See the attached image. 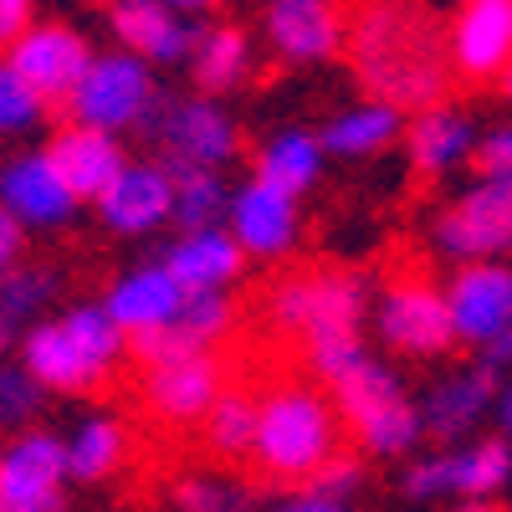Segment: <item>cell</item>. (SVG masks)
Masks as SVG:
<instances>
[{"label": "cell", "mask_w": 512, "mask_h": 512, "mask_svg": "<svg viewBox=\"0 0 512 512\" xmlns=\"http://www.w3.org/2000/svg\"><path fill=\"white\" fill-rule=\"evenodd\" d=\"M67 451L47 431H26L0 451V512H62Z\"/></svg>", "instance_id": "9"}, {"label": "cell", "mask_w": 512, "mask_h": 512, "mask_svg": "<svg viewBox=\"0 0 512 512\" xmlns=\"http://www.w3.org/2000/svg\"><path fill=\"white\" fill-rule=\"evenodd\" d=\"M451 472H456V492L461 497H492L512 477V446L497 441V436H487L472 451L451 456Z\"/></svg>", "instance_id": "31"}, {"label": "cell", "mask_w": 512, "mask_h": 512, "mask_svg": "<svg viewBox=\"0 0 512 512\" xmlns=\"http://www.w3.org/2000/svg\"><path fill=\"white\" fill-rule=\"evenodd\" d=\"M128 461H134V425L128 420H93L77 431V441L67 451V472L82 477V482H108Z\"/></svg>", "instance_id": "26"}, {"label": "cell", "mask_w": 512, "mask_h": 512, "mask_svg": "<svg viewBox=\"0 0 512 512\" xmlns=\"http://www.w3.org/2000/svg\"><path fill=\"white\" fill-rule=\"evenodd\" d=\"M62 328H67V338H72V344L88 354L98 369H118V364H123V328L108 318V308L77 303V308H67Z\"/></svg>", "instance_id": "30"}, {"label": "cell", "mask_w": 512, "mask_h": 512, "mask_svg": "<svg viewBox=\"0 0 512 512\" xmlns=\"http://www.w3.org/2000/svg\"><path fill=\"white\" fill-rule=\"evenodd\" d=\"M472 169L482 185H502L512 195V128H497L492 139H482L472 149Z\"/></svg>", "instance_id": "33"}, {"label": "cell", "mask_w": 512, "mask_h": 512, "mask_svg": "<svg viewBox=\"0 0 512 512\" xmlns=\"http://www.w3.org/2000/svg\"><path fill=\"white\" fill-rule=\"evenodd\" d=\"M344 446L354 441L344 431V420H338L333 400L308 374H287L267 384L262 410H256V436H251V451H246V466L236 482L251 497H262V492L303 497L308 482L318 477V466Z\"/></svg>", "instance_id": "2"}, {"label": "cell", "mask_w": 512, "mask_h": 512, "mask_svg": "<svg viewBox=\"0 0 512 512\" xmlns=\"http://www.w3.org/2000/svg\"><path fill=\"white\" fill-rule=\"evenodd\" d=\"M190 77H195V88L205 98H216V93H231L246 82L251 72V41L241 26H205L195 31L190 41Z\"/></svg>", "instance_id": "22"}, {"label": "cell", "mask_w": 512, "mask_h": 512, "mask_svg": "<svg viewBox=\"0 0 512 512\" xmlns=\"http://www.w3.org/2000/svg\"><path fill=\"white\" fill-rule=\"evenodd\" d=\"M256 180L282 190V195H297L318 180V144L308 134H282L277 144H267L256 154Z\"/></svg>", "instance_id": "28"}, {"label": "cell", "mask_w": 512, "mask_h": 512, "mask_svg": "<svg viewBox=\"0 0 512 512\" xmlns=\"http://www.w3.org/2000/svg\"><path fill=\"white\" fill-rule=\"evenodd\" d=\"M41 410V390L31 374H16V369H0V431H16V425L36 420Z\"/></svg>", "instance_id": "32"}, {"label": "cell", "mask_w": 512, "mask_h": 512, "mask_svg": "<svg viewBox=\"0 0 512 512\" xmlns=\"http://www.w3.org/2000/svg\"><path fill=\"white\" fill-rule=\"evenodd\" d=\"M21 256H26V226L11 216L6 205H0V272H11Z\"/></svg>", "instance_id": "37"}, {"label": "cell", "mask_w": 512, "mask_h": 512, "mask_svg": "<svg viewBox=\"0 0 512 512\" xmlns=\"http://www.w3.org/2000/svg\"><path fill=\"white\" fill-rule=\"evenodd\" d=\"M231 221H236V246L256 251V256H282L297 236V210L292 195L251 180L236 200H231Z\"/></svg>", "instance_id": "19"}, {"label": "cell", "mask_w": 512, "mask_h": 512, "mask_svg": "<svg viewBox=\"0 0 512 512\" xmlns=\"http://www.w3.org/2000/svg\"><path fill=\"white\" fill-rule=\"evenodd\" d=\"M98 210L108 231H149L169 216V175L159 164H123V175L98 195Z\"/></svg>", "instance_id": "17"}, {"label": "cell", "mask_w": 512, "mask_h": 512, "mask_svg": "<svg viewBox=\"0 0 512 512\" xmlns=\"http://www.w3.org/2000/svg\"><path fill=\"white\" fill-rule=\"evenodd\" d=\"M405 144H410V169H415V190H431L456 159L472 154V123L451 108H425L415 113V123L405 128Z\"/></svg>", "instance_id": "20"}, {"label": "cell", "mask_w": 512, "mask_h": 512, "mask_svg": "<svg viewBox=\"0 0 512 512\" xmlns=\"http://www.w3.org/2000/svg\"><path fill=\"white\" fill-rule=\"evenodd\" d=\"M62 282H67V267L62 262H31V267L0 272V318L16 328L31 308H41L52 292H62Z\"/></svg>", "instance_id": "29"}, {"label": "cell", "mask_w": 512, "mask_h": 512, "mask_svg": "<svg viewBox=\"0 0 512 512\" xmlns=\"http://www.w3.org/2000/svg\"><path fill=\"white\" fill-rule=\"evenodd\" d=\"M169 11H216L221 0H164Z\"/></svg>", "instance_id": "41"}, {"label": "cell", "mask_w": 512, "mask_h": 512, "mask_svg": "<svg viewBox=\"0 0 512 512\" xmlns=\"http://www.w3.org/2000/svg\"><path fill=\"white\" fill-rule=\"evenodd\" d=\"M169 175V216L180 221V231H210L226 216V185L216 180V169H195V164H159Z\"/></svg>", "instance_id": "25"}, {"label": "cell", "mask_w": 512, "mask_h": 512, "mask_svg": "<svg viewBox=\"0 0 512 512\" xmlns=\"http://www.w3.org/2000/svg\"><path fill=\"white\" fill-rule=\"evenodd\" d=\"M47 164H52V175L67 185L72 200H98L123 175V149L113 144V134H103V128L67 123V128L52 134Z\"/></svg>", "instance_id": "13"}, {"label": "cell", "mask_w": 512, "mask_h": 512, "mask_svg": "<svg viewBox=\"0 0 512 512\" xmlns=\"http://www.w3.org/2000/svg\"><path fill=\"white\" fill-rule=\"evenodd\" d=\"M139 139L164 154V164H195V169H216L241 154L236 123L205 98H180V93H154L144 113L134 118Z\"/></svg>", "instance_id": "5"}, {"label": "cell", "mask_w": 512, "mask_h": 512, "mask_svg": "<svg viewBox=\"0 0 512 512\" xmlns=\"http://www.w3.org/2000/svg\"><path fill=\"white\" fill-rule=\"evenodd\" d=\"M241 267L246 262H241L236 236H221V231H195V236H185L175 251L164 256V272L175 277L185 292H216Z\"/></svg>", "instance_id": "23"}, {"label": "cell", "mask_w": 512, "mask_h": 512, "mask_svg": "<svg viewBox=\"0 0 512 512\" xmlns=\"http://www.w3.org/2000/svg\"><path fill=\"white\" fill-rule=\"evenodd\" d=\"M149 98H154L149 67L139 57H128V52H113V57H93L88 77L77 82L67 108L77 113V123L113 134V128H134V118L144 113Z\"/></svg>", "instance_id": "7"}, {"label": "cell", "mask_w": 512, "mask_h": 512, "mask_svg": "<svg viewBox=\"0 0 512 512\" xmlns=\"http://www.w3.org/2000/svg\"><path fill=\"white\" fill-rule=\"evenodd\" d=\"M482 364H487V369H497V374H502V369H512V323H507L497 338H487V359H482Z\"/></svg>", "instance_id": "38"}, {"label": "cell", "mask_w": 512, "mask_h": 512, "mask_svg": "<svg viewBox=\"0 0 512 512\" xmlns=\"http://www.w3.org/2000/svg\"><path fill=\"white\" fill-rule=\"evenodd\" d=\"M446 308H451V328L466 344H487L512 323V267H461L451 292H446Z\"/></svg>", "instance_id": "14"}, {"label": "cell", "mask_w": 512, "mask_h": 512, "mask_svg": "<svg viewBox=\"0 0 512 512\" xmlns=\"http://www.w3.org/2000/svg\"><path fill=\"white\" fill-rule=\"evenodd\" d=\"M159 497H169L175 512H246L251 492L241 482H226V472H210L200 461H175L159 482Z\"/></svg>", "instance_id": "24"}, {"label": "cell", "mask_w": 512, "mask_h": 512, "mask_svg": "<svg viewBox=\"0 0 512 512\" xmlns=\"http://www.w3.org/2000/svg\"><path fill=\"white\" fill-rule=\"evenodd\" d=\"M502 425H507V431H512V390L502 395Z\"/></svg>", "instance_id": "43"}, {"label": "cell", "mask_w": 512, "mask_h": 512, "mask_svg": "<svg viewBox=\"0 0 512 512\" xmlns=\"http://www.w3.org/2000/svg\"><path fill=\"white\" fill-rule=\"evenodd\" d=\"M446 41H451V82H466V88L497 82L512 57V0H466Z\"/></svg>", "instance_id": "8"}, {"label": "cell", "mask_w": 512, "mask_h": 512, "mask_svg": "<svg viewBox=\"0 0 512 512\" xmlns=\"http://www.w3.org/2000/svg\"><path fill=\"white\" fill-rule=\"evenodd\" d=\"M384 297H379V333L384 344L410 354V359H431L456 344L446 292L431 282V262L415 246H390L384 251Z\"/></svg>", "instance_id": "3"}, {"label": "cell", "mask_w": 512, "mask_h": 512, "mask_svg": "<svg viewBox=\"0 0 512 512\" xmlns=\"http://www.w3.org/2000/svg\"><path fill=\"white\" fill-rule=\"evenodd\" d=\"M185 297H190V292L169 277L164 267H149V272H134V277L113 282V292H108V318H113L123 333L159 328V323H169V318L185 308Z\"/></svg>", "instance_id": "21"}, {"label": "cell", "mask_w": 512, "mask_h": 512, "mask_svg": "<svg viewBox=\"0 0 512 512\" xmlns=\"http://www.w3.org/2000/svg\"><path fill=\"white\" fill-rule=\"evenodd\" d=\"M395 134H400V113L384 103H364L344 118H333L323 128V144L333 154H379L384 144H395Z\"/></svg>", "instance_id": "27"}, {"label": "cell", "mask_w": 512, "mask_h": 512, "mask_svg": "<svg viewBox=\"0 0 512 512\" xmlns=\"http://www.w3.org/2000/svg\"><path fill=\"white\" fill-rule=\"evenodd\" d=\"M282 512H344V502H328V497H292Z\"/></svg>", "instance_id": "39"}, {"label": "cell", "mask_w": 512, "mask_h": 512, "mask_svg": "<svg viewBox=\"0 0 512 512\" xmlns=\"http://www.w3.org/2000/svg\"><path fill=\"white\" fill-rule=\"evenodd\" d=\"M267 36L282 62H328L344 52V0H267Z\"/></svg>", "instance_id": "12"}, {"label": "cell", "mask_w": 512, "mask_h": 512, "mask_svg": "<svg viewBox=\"0 0 512 512\" xmlns=\"http://www.w3.org/2000/svg\"><path fill=\"white\" fill-rule=\"evenodd\" d=\"M108 26L118 31L128 57L144 62H180L195 41V31L164 0H108Z\"/></svg>", "instance_id": "15"}, {"label": "cell", "mask_w": 512, "mask_h": 512, "mask_svg": "<svg viewBox=\"0 0 512 512\" xmlns=\"http://www.w3.org/2000/svg\"><path fill=\"white\" fill-rule=\"evenodd\" d=\"M436 241L466 262H492L512 246V195L502 185H477L461 200H451L436 221Z\"/></svg>", "instance_id": "11"}, {"label": "cell", "mask_w": 512, "mask_h": 512, "mask_svg": "<svg viewBox=\"0 0 512 512\" xmlns=\"http://www.w3.org/2000/svg\"><path fill=\"white\" fill-rule=\"evenodd\" d=\"M26 88L36 93L41 108H67L72 93H77V82L88 77L93 67V52H88V36L62 26V21H41L31 26L16 47H11V62H6Z\"/></svg>", "instance_id": "6"}, {"label": "cell", "mask_w": 512, "mask_h": 512, "mask_svg": "<svg viewBox=\"0 0 512 512\" xmlns=\"http://www.w3.org/2000/svg\"><path fill=\"white\" fill-rule=\"evenodd\" d=\"M31 16H36V0H0V52H11L31 31Z\"/></svg>", "instance_id": "36"}, {"label": "cell", "mask_w": 512, "mask_h": 512, "mask_svg": "<svg viewBox=\"0 0 512 512\" xmlns=\"http://www.w3.org/2000/svg\"><path fill=\"white\" fill-rule=\"evenodd\" d=\"M36 113H41L36 93L26 88L11 67H0V128H6V134H11V128H26Z\"/></svg>", "instance_id": "34"}, {"label": "cell", "mask_w": 512, "mask_h": 512, "mask_svg": "<svg viewBox=\"0 0 512 512\" xmlns=\"http://www.w3.org/2000/svg\"><path fill=\"white\" fill-rule=\"evenodd\" d=\"M344 21L349 67L374 103L395 113H425L446 103L451 41L425 0H349Z\"/></svg>", "instance_id": "1"}, {"label": "cell", "mask_w": 512, "mask_h": 512, "mask_svg": "<svg viewBox=\"0 0 512 512\" xmlns=\"http://www.w3.org/2000/svg\"><path fill=\"white\" fill-rule=\"evenodd\" d=\"M497 88L512 98V57H507V67H502V77H497Z\"/></svg>", "instance_id": "42"}, {"label": "cell", "mask_w": 512, "mask_h": 512, "mask_svg": "<svg viewBox=\"0 0 512 512\" xmlns=\"http://www.w3.org/2000/svg\"><path fill=\"white\" fill-rule=\"evenodd\" d=\"M451 512H507L502 502H492V497H466L461 507H451Z\"/></svg>", "instance_id": "40"}, {"label": "cell", "mask_w": 512, "mask_h": 512, "mask_svg": "<svg viewBox=\"0 0 512 512\" xmlns=\"http://www.w3.org/2000/svg\"><path fill=\"white\" fill-rule=\"evenodd\" d=\"M0 205L11 210L16 221H31V226H62L72 216V195L67 185L52 175L47 154H26V159H11L0 169Z\"/></svg>", "instance_id": "16"}, {"label": "cell", "mask_w": 512, "mask_h": 512, "mask_svg": "<svg viewBox=\"0 0 512 512\" xmlns=\"http://www.w3.org/2000/svg\"><path fill=\"white\" fill-rule=\"evenodd\" d=\"M328 390H333L338 420H344V431L359 451L400 456L420 441V410L400 395V384L379 364H369V359L349 364L338 379H328Z\"/></svg>", "instance_id": "4"}, {"label": "cell", "mask_w": 512, "mask_h": 512, "mask_svg": "<svg viewBox=\"0 0 512 512\" xmlns=\"http://www.w3.org/2000/svg\"><path fill=\"white\" fill-rule=\"evenodd\" d=\"M456 492V472H451V456H431V461H415L405 472V497H441Z\"/></svg>", "instance_id": "35"}, {"label": "cell", "mask_w": 512, "mask_h": 512, "mask_svg": "<svg viewBox=\"0 0 512 512\" xmlns=\"http://www.w3.org/2000/svg\"><path fill=\"white\" fill-rule=\"evenodd\" d=\"M497 379L502 374L487 369V364L466 369L456 379H441L436 390H431V400H425V410H420V436L451 441L461 431H472V425L482 420V410L492 405V395H497Z\"/></svg>", "instance_id": "18"}, {"label": "cell", "mask_w": 512, "mask_h": 512, "mask_svg": "<svg viewBox=\"0 0 512 512\" xmlns=\"http://www.w3.org/2000/svg\"><path fill=\"white\" fill-rule=\"evenodd\" d=\"M26 374L47 390H62V395H93V400H108V395H123V374H128V359L118 369H98L88 354H82L62 323H41L26 333Z\"/></svg>", "instance_id": "10"}]
</instances>
